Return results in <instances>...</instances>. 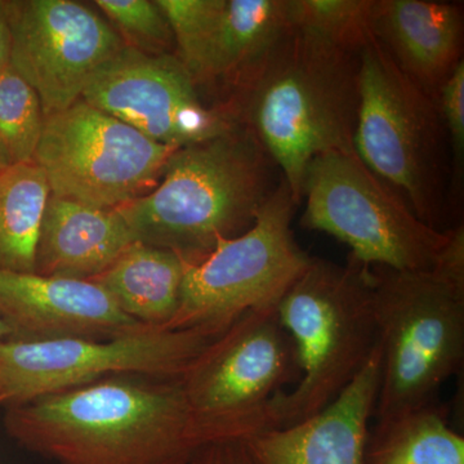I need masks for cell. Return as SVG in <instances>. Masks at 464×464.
Segmentation results:
<instances>
[{
  "mask_svg": "<svg viewBox=\"0 0 464 464\" xmlns=\"http://www.w3.org/2000/svg\"><path fill=\"white\" fill-rule=\"evenodd\" d=\"M20 447L56 464H190L201 447L181 378L110 375L7 406Z\"/></svg>",
  "mask_w": 464,
  "mask_h": 464,
  "instance_id": "6da1fadb",
  "label": "cell"
},
{
  "mask_svg": "<svg viewBox=\"0 0 464 464\" xmlns=\"http://www.w3.org/2000/svg\"><path fill=\"white\" fill-rule=\"evenodd\" d=\"M82 100L176 150L243 125L230 109L203 102L199 87L176 54L143 53L127 44L94 72Z\"/></svg>",
  "mask_w": 464,
  "mask_h": 464,
  "instance_id": "7c38bea8",
  "label": "cell"
},
{
  "mask_svg": "<svg viewBox=\"0 0 464 464\" xmlns=\"http://www.w3.org/2000/svg\"><path fill=\"white\" fill-rule=\"evenodd\" d=\"M44 121L32 85L11 65L0 69V169L34 161Z\"/></svg>",
  "mask_w": 464,
  "mask_h": 464,
  "instance_id": "7402d4cb",
  "label": "cell"
},
{
  "mask_svg": "<svg viewBox=\"0 0 464 464\" xmlns=\"http://www.w3.org/2000/svg\"><path fill=\"white\" fill-rule=\"evenodd\" d=\"M289 30L286 0H226L201 84L231 85L230 106L241 119L244 101Z\"/></svg>",
  "mask_w": 464,
  "mask_h": 464,
  "instance_id": "ac0fdd59",
  "label": "cell"
},
{
  "mask_svg": "<svg viewBox=\"0 0 464 464\" xmlns=\"http://www.w3.org/2000/svg\"><path fill=\"white\" fill-rule=\"evenodd\" d=\"M371 30L399 69L432 99L463 60V11L454 3L372 0Z\"/></svg>",
  "mask_w": 464,
  "mask_h": 464,
  "instance_id": "2e32d148",
  "label": "cell"
},
{
  "mask_svg": "<svg viewBox=\"0 0 464 464\" xmlns=\"http://www.w3.org/2000/svg\"><path fill=\"white\" fill-rule=\"evenodd\" d=\"M359 52L290 27L244 101L241 123L280 170L297 204L314 158L355 151Z\"/></svg>",
  "mask_w": 464,
  "mask_h": 464,
  "instance_id": "3957f363",
  "label": "cell"
},
{
  "mask_svg": "<svg viewBox=\"0 0 464 464\" xmlns=\"http://www.w3.org/2000/svg\"><path fill=\"white\" fill-rule=\"evenodd\" d=\"M51 190L35 163L0 169V268L35 273L36 246Z\"/></svg>",
  "mask_w": 464,
  "mask_h": 464,
  "instance_id": "44dd1931",
  "label": "cell"
},
{
  "mask_svg": "<svg viewBox=\"0 0 464 464\" xmlns=\"http://www.w3.org/2000/svg\"><path fill=\"white\" fill-rule=\"evenodd\" d=\"M3 7L9 65L38 93L45 116L82 100L94 72L125 45L105 18L74 0H5Z\"/></svg>",
  "mask_w": 464,
  "mask_h": 464,
  "instance_id": "4fadbf2b",
  "label": "cell"
},
{
  "mask_svg": "<svg viewBox=\"0 0 464 464\" xmlns=\"http://www.w3.org/2000/svg\"><path fill=\"white\" fill-rule=\"evenodd\" d=\"M190 464H252L243 441H215L201 445Z\"/></svg>",
  "mask_w": 464,
  "mask_h": 464,
  "instance_id": "4316f807",
  "label": "cell"
},
{
  "mask_svg": "<svg viewBox=\"0 0 464 464\" xmlns=\"http://www.w3.org/2000/svg\"><path fill=\"white\" fill-rule=\"evenodd\" d=\"M436 108L444 132L448 134L453 157L451 191L459 197L464 164V61H460L450 75L440 85L435 96Z\"/></svg>",
  "mask_w": 464,
  "mask_h": 464,
  "instance_id": "484cf974",
  "label": "cell"
},
{
  "mask_svg": "<svg viewBox=\"0 0 464 464\" xmlns=\"http://www.w3.org/2000/svg\"><path fill=\"white\" fill-rule=\"evenodd\" d=\"M440 400L377 420L366 436L364 464H464V438Z\"/></svg>",
  "mask_w": 464,
  "mask_h": 464,
  "instance_id": "ffe728a7",
  "label": "cell"
},
{
  "mask_svg": "<svg viewBox=\"0 0 464 464\" xmlns=\"http://www.w3.org/2000/svg\"><path fill=\"white\" fill-rule=\"evenodd\" d=\"M0 405H2V401H0Z\"/></svg>",
  "mask_w": 464,
  "mask_h": 464,
  "instance_id": "f546056e",
  "label": "cell"
},
{
  "mask_svg": "<svg viewBox=\"0 0 464 464\" xmlns=\"http://www.w3.org/2000/svg\"><path fill=\"white\" fill-rule=\"evenodd\" d=\"M382 351L373 418L387 420L438 401L464 362V225L451 230L430 270L371 267Z\"/></svg>",
  "mask_w": 464,
  "mask_h": 464,
  "instance_id": "277c9868",
  "label": "cell"
},
{
  "mask_svg": "<svg viewBox=\"0 0 464 464\" xmlns=\"http://www.w3.org/2000/svg\"><path fill=\"white\" fill-rule=\"evenodd\" d=\"M226 0H157L172 29L176 56L198 87L215 42Z\"/></svg>",
  "mask_w": 464,
  "mask_h": 464,
  "instance_id": "cb8c5ba5",
  "label": "cell"
},
{
  "mask_svg": "<svg viewBox=\"0 0 464 464\" xmlns=\"http://www.w3.org/2000/svg\"><path fill=\"white\" fill-rule=\"evenodd\" d=\"M0 319L14 340H110L146 326L116 306L96 283L0 268Z\"/></svg>",
  "mask_w": 464,
  "mask_h": 464,
  "instance_id": "5bb4252c",
  "label": "cell"
},
{
  "mask_svg": "<svg viewBox=\"0 0 464 464\" xmlns=\"http://www.w3.org/2000/svg\"><path fill=\"white\" fill-rule=\"evenodd\" d=\"M218 335L201 329H143L110 340H7L0 343V401L23 404L110 375L181 378Z\"/></svg>",
  "mask_w": 464,
  "mask_h": 464,
  "instance_id": "8fae6325",
  "label": "cell"
},
{
  "mask_svg": "<svg viewBox=\"0 0 464 464\" xmlns=\"http://www.w3.org/2000/svg\"><path fill=\"white\" fill-rule=\"evenodd\" d=\"M295 342L301 380L270 404L271 427L284 429L326 408L346 390L378 346L371 268L313 257L276 306Z\"/></svg>",
  "mask_w": 464,
  "mask_h": 464,
  "instance_id": "5b68a950",
  "label": "cell"
},
{
  "mask_svg": "<svg viewBox=\"0 0 464 464\" xmlns=\"http://www.w3.org/2000/svg\"><path fill=\"white\" fill-rule=\"evenodd\" d=\"M302 200V227L347 244L348 257L365 267L430 270L450 239L451 230L423 224L355 151L314 158L304 173Z\"/></svg>",
  "mask_w": 464,
  "mask_h": 464,
  "instance_id": "9c48e42d",
  "label": "cell"
},
{
  "mask_svg": "<svg viewBox=\"0 0 464 464\" xmlns=\"http://www.w3.org/2000/svg\"><path fill=\"white\" fill-rule=\"evenodd\" d=\"M14 333L5 320L0 319V343L7 340H14Z\"/></svg>",
  "mask_w": 464,
  "mask_h": 464,
  "instance_id": "f1b7e54d",
  "label": "cell"
},
{
  "mask_svg": "<svg viewBox=\"0 0 464 464\" xmlns=\"http://www.w3.org/2000/svg\"><path fill=\"white\" fill-rule=\"evenodd\" d=\"M442 140L435 100L399 69L372 35L359 52L353 150L423 224L448 232Z\"/></svg>",
  "mask_w": 464,
  "mask_h": 464,
  "instance_id": "8992f818",
  "label": "cell"
},
{
  "mask_svg": "<svg viewBox=\"0 0 464 464\" xmlns=\"http://www.w3.org/2000/svg\"><path fill=\"white\" fill-rule=\"evenodd\" d=\"M380 342L364 369L319 413L244 442L252 464H364L369 420L380 392Z\"/></svg>",
  "mask_w": 464,
  "mask_h": 464,
  "instance_id": "9a60e30c",
  "label": "cell"
},
{
  "mask_svg": "<svg viewBox=\"0 0 464 464\" xmlns=\"http://www.w3.org/2000/svg\"><path fill=\"white\" fill-rule=\"evenodd\" d=\"M277 169L246 125L176 150L154 190L116 208L134 239L198 264L218 241L255 224L279 182Z\"/></svg>",
  "mask_w": 464,
  "mask_h": 464,
  "instance_id": "7a4b0ae2",
  "label": "cell"
},
{
  "mask_svg": "<svg viewBox=\"0 0 464 464\" xmlns=\"http://www.w3.org/2000/svg\"><path fill=\"white\" fill-rule=\"evenodd\" d=\"M295 206L282 179L248 230L218 241L203 261L186 264L179 310L164 331L218 335L250 311L276 308L313 258L292 231Z\"/></svg>",
  "mask_w": 464,
  "mask_h": 464,
  "instance_id": "ba28073f",
  "label": "cell"
},
{
  "mask_svg": "<svg viewBox=\"0 0 464 464\" xmlns=\"http://www.w3.org/2000/svg\"><path fill=\"white\" fill-rule=\"evenodd\" d=\"M185 267L172 250L134 241L91 282L105 290L125 315L164 331L179 310Z\"/></svg>",
  "mask_w": 464,
  "mask_h": 464,
  "instance_id": "d6986e66",
  "label": "cell"
},
{
  "mask_svg": "<svg viewBox=\"0 0 464 464\" xmlns=\"http://www.w3.org/2000/svg\"><path fill=\"white\" fill-rule=\"evenodd\" d=\"M174 151L79 100L45 116L34 161L51 195L116 209L154 190Z\"/></svg>",
  "mask_w": 464,
  "mask_h": 464,
  "instance_id": "30bf717a",
  "label": "cell"
},
{
  "mask_svg": "<svg viewBox=\"0 0 464 464\" xmlns=\"http://www.w3.org/2000/svg\"><path fill=\"white\" fill-rule=\"evenodd\" d=\"M96 5L128 47L149 54H173L172 29L157 0H97Z\"/></svg>",
  "mask_w": 464,
  "mask_h": 464,
  "instance_id": "d4e9b609",
  "label": "cell"
},
{
  "mask_svg": "<svg viewBox=\"0 0 464 464\" xmlns=\"http://www.w3.org/2000/svg\"><path fill=\"white\" fill-rule=\"evenodd\" d=\"M372 0H286L290 27L359 52L373 34Z\"/></svg>",
  "mask_w": 464,
  "mask_h": 464,
  "instance_id": "603a6c76",
  "label": "cell"
},
{
  "mask_svg": "<svg viewBox=\"0 0 464 464\" xmlns=\"http://www.w3.org/2000/svg\"><path fill=\"white\" fill-rule=\"evenodd\" d=\"M301 380L297 350L276 308L250 311L210 342L181 377L201 444L273 430L270 404Z\"/></svg>",
  "mask_w": 464,
  "mask_h": 464,
  "instance_id": "52a82bcc",
  "label": "cell"
},
{
  "mask_svg": "<svg viewBox=\"0 0 464 464\" xmlns=\"http://www.w3.org/2000/svg\"><path fill=\"white\" fill-rule=\"evenodd\" d=\"M134 241L118 209H99L51 195L36 246L35 273L92 280Z\"/></svg>",
  "mask_w": 464,
  "mask_h": 464,
  "instance_id": "e0dca14e",
  "label": "cell"
},
{
  "mask_svg": "<svg viewBox=\"0 0 464 464\" xmlns=\"http://www.w3.org/2000/svg\"><path fill=\"white\" fill-rule=\"evenodd\" d=\"M12 36L11 29L3 7V0H0V69L8 66L11 63Z\"/></svg>",
  "mask_w": 464,
  "mask_h": 464,
  "instance_id": "83f0119b",
  "label": "cell"
}]
</instances>
